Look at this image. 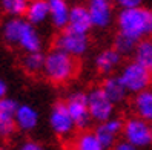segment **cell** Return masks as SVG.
I'll list each match as a JSON object with an SVG mask.
<instances>
[{
    "mask_svg": "<svg viewBox=\"0 0 152 150\" xmlns=\"http://www.w3.org/2000/svg\"><path fill=\"white\" fill-rule=\"evenodd\" d=\"M78 72V61L68 52L52 48L45 55V66L42 75L52 84H65L71 81Z\"/></svg>",
    "mask_w": 152,
    "mask_h": 150,
    "instance_id": "obj_1",
    "label": "cell"
},
{
    "mask_svg": "<svg viewBox=\"0 0 152 150\" xmlns=\"http://www.w3.org/2000/svg\"><path fill=\"white\" fill-rule=\"evenodd\" d=\"M151 17L152 11L145 6L121 9L117 15L118 34L140 41L141 38L151 35Z\"/></svg>",
    "mask_w": 152,
    "mask_h": 150,
    "instance_id": "obj_2",
    "label": "cell"
},
{
    "mask_svg": "<svg viewBox=\"0 0 152 150\" xmlns=\"http://www.w3.org/2000/svg\"><path fill=\"white\" fill-rule=\"evenodd\" d=\"M121 138L129 141L135 149H146L152 146V122L132 113V117L123 120Z\"/></svg>",
    "mask_w": 152,
    "mask_h": 150,
    "instance_id": "obj_3",
    "label": "cell"
},
{
    "mask_svg": "<svg viewBox=\"0 0 152 150\" xmlns=\"http://www.w3.org/2000/svg\"><path fill=\"white\" fill-rule=\"evenodd\" d=\"M89 46H91V41H89L88 34L74 31L69 26H66V28L60 29V32L57 34L52 48L61 49V51L68 52V54H71L72 57L80 58L85 54H88Z\"/></svg>",
    "mask_w": 152,
    "mask_h": 150,
    "instance_id": "obj_4",
    "label": "cell"
},
{
    "mask_svg": "<svg viewBox=\"0 0 152 150\" xmlns=\"http://www.w3.org/2000/svg\"><path fill=\"white\" fill-rule=\"evenodd\" d=\"M118 75L123 80L124 86L128 87L129 93H132V95L152 86V70L141 66L135 60L124 64Z\"/></svg>",
    "mask_w": 152,
    "mask_h": 150,
    "instance_id": "obj_5",
    "label": "cell"
},
{
    "mask_svg": "<svg viewBox=\"0 0 152 150\" xmlns=\"http://www.w3.org/2000/svg\"><path fill=\"white\" fill-rule=\"evenodd\" d=\"M86 93H88V106L89 112H91L92 122H103L114 117L115 104L106 95L102 86H95L92 89H89Z\"/></svg>",
    "mask_w": 152,
    "mask_h": 150,
    "instance_id": "obj_6",
    "label": "cell"
},
{
    "mask_svg": "<svg viewBox=\"0 0 152 150\" xmlns=\"http://www.w3.org/2000/svg\"><path fill=\"white\" fill-rule=\"evenodd\" d=\"M49 127L60 139H69L77 129L65 101H57L49 112Z\"/></svg>",
    "mask_w": 152,
    "mask_h": 150,
    "instance_id": "obj_7",
    "label": "cell"
},
{
    "mask_svg": "<svg viewBox=\"0 0 152 150\" xmlns=\"http://www.w3.org/2000/svg\"><path fill=\"white\" fill-rule=\"evenodd\" d=\"M66 107L74 120V124L78 130H85L91 126L92 118L88 106V93L86 92H72L66 96Z\"/></svg>",
    "mask_w": 152,
    "mask_h": 150,
    "instance_id": "obj_8",
    "label": "cell"
},
{
    "mask_svg": "<svg viewBox=\"0 0 152 150\" xmlns=\"http://www.w3.org/2000/svg\"><path fill=\"white\" fill-rule=\"evenodd\" d=\"M95 135L100 141L103 150L111 149L115 146V143L121 138L123 133V120L117 117H111L103 122H97V127L94 129Z\"/></svg>",
    "mask_w": 152,
    "mask_h": 150,
    "instance_id": "obj_9",
    "label": "cell"
},
{
    "mask_svg": "<svg viewBox=\"0 0 152 150\" xmlns=\"http://www.w3.org/2000/svg\"><path fill=\"white\" fill-rule=\"evenodd\" d=\"M19 103L14 98L0 100V139H10L17 130L15 126V112Z\"/></svg>",
    "mask_w": 152,
    "mask_h": 150,
    "instance_id": "obj_10",
    "label": "cell"
},
{
    "mask_svg": "<svg viewBox=\"0 0 152 150\" xmlns=\"http://www.w3.org/2000/svg\"><path fill=\"white\" fill-rule=\"evenodd\" d=\"M86 8L91 15L94 28L104 29L112 23V0H88Z\"/></svg>",
    "mask_w": 152,
    "mask_h": 150,
    "instance_id": "obj_11",
    "label": "cell"
},
{
    "mask_svg": "<svg viewBox=\"0 0 152 150\" xmlns=\"http://www.w3.org/2000/svg\"><path fill=\"white\" fill-rule=\"evenodd\" d=\"M123 54L118 52L114 46L112 48H106L102 49L94 58V66L95 70L100 75H111L121 66V61H123Z\"/></svg>",
    "mask_w": 152,
    "mask_h": 150,
    "instance_id": "obj_12",
    "label": "cell"
},
{
    "mask_svg": "<svg viewBox=\"0 0 152 150\" xmlns=\"http://www.w3.org/2000/svg\"><path fill=\"white\" fill-rule=\"evenodd\" d=\"M39 110L31 104H19L15 112V126L19 132L23 133H31L39 126Z\"/></svg>",
    "mask_w": 152,
    "mask_h": 150,
    "instance_id": "obj_13",
    "label": "cell"
},
{
    "mask_svg": "<svg viewBox=\"0 0 152 150\" xmlns=\"http://www.w3.org/2000/svg\"><path fill=\"white\" fill-rule=\"evenodd\" d=\"M100 86L103 87V91L106 92V95L109 96L111 101L115 106L124 103L129 96V91H128V87L124 86L120 75H114V74L106 75Z\"/></svg>",
    "mask_w": 152,
    "mask_h": 150,
    "instance_id": "obj_14",
    "label": "cell"
},
{
    "mask_svg": "<svg viewBox=\"0 0 152 150\" xmlns=\"http://www.w3.org/2000/svg\"><path fill=\"white\" fill-rule=\"evenodd\" d=\"M131 110L134 115L152 122V86L134 93L131 100Z\"/></svg>",
    "mask_w": 152,
    "mask_h": 150,
    "instance_id": "obj_15",
    "label": "cell"
},
{
    "mask_svg": "<svg viewBox=\"0 0 152 150\" xmlns=\"http://www.w3.org/2000/svg\"><path fill=\"white\" fill-rule=\"evenodd\" d=\"M25 23H26L25 15L23 17H6L3 20V23H2V38H3L6 46L17 48Z\"/></svg>",
    "mask_w": 152,
    "mask_h": 150,
    "instance_id": "obj_16",
    "label": "cell"
},
{
    "mask_svg": "<svg viewBox=\"0 0 152 150\" xmlns=\"http://www.w3.org/2000/svg\"><path fill=\"white\" fill-rule=\"evenodd\" d=\"M22 52H35V51H42L43 48V41L40 37V32L37 31V26L32 25L31 22L26 20L22 35L19 38V45H17Z\"/></svg>",
    "mask_w": 152,
    "mask_h": 150,
    "instance_id": "obj_17",
    "label": "cell"
},
{
    "mask_svg": "<svg viewBox=\"0 0 152 150\" xmlns=\"http://www.w3.org/2000/svg\"><path fill=\"white\" fill-rule=\"evenodd\" d=\"M68 26L74 31L83 32V34H89L91 29L94 28L91 15L86 5H74L71 6V14H69V23Z\"/></svg>",
    "mask_w": 152,
    "mask_h": 150,
    "instance_id": "obj_18",
    "label": "cell"
},
{
    "mask_svg": "<svg viewBox=\"0 0 152 150\" xmlns=\"http://www.w3.org/2000/svg\"><path fill=\"white\" fill-rule=\"evenodd\" d=\"M49 3V22L56 29H63L69 23L71 6L68 0H48Z\"/></svg>",
    "mask_w": 152,
    "mask_h": 150,
    "instance_id": "obj_19",
    "label": "cell"
},
{
    "mask_svg": "<svg viewBox=\"0 0 152 150\" xmlns=\"http://www.w3.org/2000/svg\"><path fill=\"white\" fill-rule=\"evenodd\" d=\"M25 19L35 26H40L49 20V3L48 0H29Z\"/></svg>",
    "mask_w": 152,
    "mask_h": 150,
    "instance_id": "obj_20",
    "label": "cell"
},
{
    "mask_svg": "<svg viewBox=\"0 0 152 150\" xmlns=\"http://www.w3.org/2000/svg\"><path fill=\"white\" fill-rule=\"evenodd\" d=\"M45 55L42 51L35 52H23L20 57V66L28 75H39L43 72L45 66Z\"/></svg>",
    "mask_w": 152,
    "mask_h": 150,
    "instance_id": "obj_21",
    "label": "cell"
},
{
    "mask_svg": "<svg viewBox=\"0 0 152 150\" xmlns=\"http://www.w3.org/2000/svg\"><path fill=\"white\" fill-rule=\"evenodd\" d=\"M134 60L152 70V38H141L134 49Z\"/></svg>",
    "mask_w": 152,
    "mask_h": 150,
    "instance_id": "obj_22",
    "label": "cell"
},
{
    "mask_svg": "<svg viewBox=\"0 0 152 150\" xmlns=\"http://www.w3.org/2000/svg\"><path fill=\"white\" fill-rule=\"evenodd\" d=\"M74 149H77V150H103L95 132L86 130V129L74 138Z\"/></svg>",
    "mask_w": 152,
    "mask_h": 150,
    "instance_id": "obj_23",
    "label": "cell"
},
{
    "mask_svg": "<svg viewBox=\"0 0 152 150\" xmlns=\"http://www.w3.org/2000/svg\"><path fill=\"white\" fill-rule=\"evenodd\" d=\"M29 0H0V8L6 17H23Z\"/></svg>",
    "mask_w": 152,
    "mask_h": 150,
    "instance_id": "obj_24",
    "label": "cell"
},
{
    "mask_svg": "<svg viewBox=\"0 0 152 150\" xmlns=\"http://www.w3.org/2000/svg\"><path fill=\"white\" fill-rule=\"evenodd\" d=\"M137 43L138 41L126 37V35L117 34V37H115V40H114V48L118 52H121L123 55H129V54H134V49H135Z\"/></svg>",
    "mask_w": 152,
    "mask_h": 150,
    "instance_id": "obj_25",
    "label": "cell"
},
{
    "mask_svg": "<svg viewBox=\"0 0 152 150\" xmlns=\"http://www.w3.org/2000/svg\"><path fill=\"white\" fill-rule=\"evenodd\" d=\"M115 3L120 6V9H126V8L143 6V0H115Z\"/></svg>",
    "mask_w": 152,
    "mask_h": 150,
    "instance_id": "obj_26",
    "label": "cell"
},
{
    "mask_svg": "<svg viewBox=\"0 0 152 150\" xmlns=\"http://www.w3.org/2000/svg\"><path fill=\"white\" fill-rule=\"evenodd\" d=\"M19 149L20 150H42L43 146L40 143H37V141H34V139H26L19 146Z\"/></svg>",
    "mask_w": 152,
    "mask_h": 150,
    "instance_id": "obj_27",
    "label": "cell"
},
{
    "mask_svg": "<svg viewBox=\"0 0 152 150\" xmlns=\"http://www.w3.org/2000/svg\"><path fill=\"white\" fill-rule=\"evenodd\" d=\"M114 149L115 150H137L135 147H134L129 141H126L124 138H121V139H118L117 143H115V146H114Z\"/></svg>",
    "mask_w": 152,
    "mask_h": 150,
    "instance_id": "obj_28",
    "label": "cell"
},
{
    "mask_svg": "<svg viewBox=\"0 0 152 150\" xmlns=\"http://www.w3.org/2000/svg\"><path fill=\"white\" fill-rule=\"evenodd\" d=\"M6 93H8V84L2 80V78H0V100L5 98Z\"/></svg>",
    "mask_w": 152,
    "mask_h": 150,
    "instance_id": "obj_29",
    "label": "cell"
},
{
    "mask_svg": "<svg viewBox=\"0 0 152 150\" xmlns=\"http://www.w3.org/2000/svg\"><path fill=\"white\" fill-rule=\"evenodd\" d=\"M151 35H152V17H151Z\"/></svg>",
    "mask_w": 152,
    "mask_h": 150,
    "instance_id": "obj_30",
    "label": "cell"
}]
</instances>
